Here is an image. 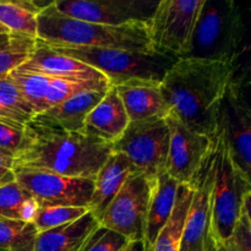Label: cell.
Listing matches in <instances>:
<instances>
[{
  "instance_id": "3",
  "label": "cell",
  "mask_w": 251,
  "mask_h": 251,
  "mask_svg": "<svg viewBox=\"0 0 251 251\" xmlns=\"http://www.w3.org/2000/svg\"><path fill=\"white\" fill-rule=\"evenodd\" d=\"M37 41L47 46L108 48L153 53L149 26L113 27L69 17L54 6V1L37 16Z\"/></svg>"
},
{
  "instance_id": "30",
  "label": "cell",
  "mask_w": 251,
  "mask_h": 251,
  "mask_svg": "<svg viewBox=\"0 0 251 251\" xmlns=\"http://www.w3.org/2000/svg\"><path fill=\"white\" fill-rule=\"evenodd\" d=\"M36 46V41L17 36L11 46L0 49V77H5L12 70L21 66Z\"/></svg>"
},
{
  "instance_id": "36",
  "label": "cell",
  "mask_w": 251,
  "mask_h": 251,
  "mask_svg": "<svg viewBox=\"0 0 251 251\" xmlns=\"http://www.w3.org/2000/svg\"><path fill=\"white\" fill-rule=\"evenodd\" d=\"M216 251H240L239 249L237 248V245L234 244V243L232 242L230 239H228L227 242L223 243L222 245H221L220 248H218Z\"/></svg>"
},
{
  "instance_id": "8",
  "label": "cell",
  "mask_w": 251,
  "mask_h": 251,
  "mask_svg": "<svg viewBox=\"0 0 251 251\" xmlns=\"http://www.w3.org/2000/svg\"><path fill=\"white\" fill-rule=\"evenodd\" d=\"M203 0H161L149 25L153 53L179 59L190 43Z\"/></svg>"
},
{
  "instance_id": "38",
  "label": "cell",
  "mask_w": 251,
  "mask_h": 251,
  "mask_svg": "<svg viewBox=\"0 0 251 251\" xmlns=\"http://www.w3.org/2000/svg\"><path fill=\"white\" fill-rule=\"evenodd\" d=\"M0 34H10V32L7 31V29L5 28L1 24H0Z\"/></svg>"
},
{
  "instance_id": "27",
  "label": "cell",
  "mask_w": 251,
  "mask_h": 251,
  "mask_svg": "<svg viewBox=\"0 0 251 251\" xmlns=\"http://www.w3.org/2000/svg\"><path fill=\"white\" fill-rule=\"evenodd\" d=\"M34 117L9 76L0 77V118L20 125H27Z\"/></svg>"
},
{
  "instance_id": "15",
  "label": "cell",
  "mask_w": 251,
  "mask_h": 251,
  "mask_svg": "<svg viewBox=\"0 0 251 251\" xmlns=\"http://www.w3.org/2000/svg\"><path fill=\"white\" fill-rule=\"evenodd\" d=\"M19 69L29 73L42 74L51 77L76 81H104L107 78L96 69L58 53L47 44L36 41L33 50ZM108 81V80H107Z\"/></svg>"
},
{
  "instance_id": "21",
  "label": "cell",
  "mask_w": 251,
  "mask_h": 251,
  "mask_svg": "<svg viewBox=\"0 0 251 251\" xmlns=\"http://www.w3.org/2000/svg\"><path fill=\"white\" fill-rule=\"evenodd\" d=\"M98 226V221L88 212L75 222L38 233L33 251H81Z\"/></svg>"
},
{
  "instance_id": "6",
  "label": "cell",
  "mask_w": 251,
  "mask_h": 251,
  "mask_svg": "<svg viewBox=\"0 0 251 251\" xmlns=\"http://www.w3.org/2000/svg\"><path fill=\"white\" fill-rule=\"evenodd\" d=\"M218 154L212 190V237L220 248L232 235L243 210L250 205L251 180L233 159L228 144L218 134Z\"/></svg>"
},
{
  "instance_id": "4",
  "label": "cell",
  "mask_w": 251,
  "mask_h": 251,
  "mask_svg": "<svg viewBox=\"0 0 251 251\" xmlns=\"http://www.w3.org/2000/svg\"><path fill=\"white\" fill-rule=\"evenodd\" d=\"M244 34V17L237 2L203 0L190 43L179 59L237 61Z\"/></svg>"
},
{
  "instance_id": "1",
  "label": "cell",
  "mask_w": 251,
  "mask_h": 251,
  "mask_svg": "<svg viewBox=\"0 0 251 251\" xmlns=\"http://www.w3.org/2000/svg\"><path fill=\"white\" fill-rule=\"evenodd\" d=\"M235 71V61L178 59L159 87L172 113L183 124L216 140L221 102Z\"/></svg>"
},
{
  "instance_id": "11",
  "label": "cell",
  "mask_w": 251,
  "mask_h": 251,
  "mask_svg": "<svg viewBox=\"0 0 251 251\" xmlns=\"http://www.w3.org/2000/svg\"><path fill=\"white\" fill-rule=\"evenodd\" d=\"M158 2L156 0H54V6L69 17L123 27L149 26Z\"/></svg>"
},
{
  "instance_id": "31",
  "label": "cell",
  "mask_w": 251,
  "mask_h": 251,
  "mask_svg": "<svg viewBox=\"0 0 251 251\" xmlns=\"http://www.w3.org/2000/svg\"><path fill=\"white\" fill-rule=\"evenodd\" d=\"M130 243L132 242L124 235L98 226L87 238L81 251H123Z\"/></svg>"
},
{
  "instance_id": "24",
  "label": "cell",
  "mask_w": 251,
  "mask_h": 251,
  "mask_svg": "<svg viewBox=\"0 0 251 251\" xmlns=\"http://www.w3.org/2000/svg\"><path fill=\"white\" fill-rule=\"evenodd\" d=\"M38 205L17 181L0 188V220L32 222Z\"/></svg>"
},
{
  "instance_id": "10",
  "label": "cell",
  "mask_w": 251,
  "mask_h": 251,
  "mask_svg": "<svg viewBox=\"0 0 251 251\" xmlns=\"http://www.w3.org/2000/svg\"><path fill=\"white\" fill-rule=\"evenodd\" d=\"M154 180L139 173L130 176L100 217V226L124 235L130 242H142Z\"/></svg>"
},
{
  "instance_id": "13",
  "label": "cell",
  "mask_w": 251,
  "mask_h": 251,
  "mask_svg": "<svg viewBox=\"0 0 251 251\" xmlns=\"http://www.w3.org/2000/svg\"><path fill=\"white\" fill-rule=\"evenodd\" d=\"M169 127V150L166 173L178 184L190 185L203 162L215 147L217 139L189 129L173 113L166 118Z\"/></svg>"
},
{
  "instance_id": "25",
  "label": "cell",
  "mask_w": 251,
  "mask_h": 251,
  "mask_svg": "<svg viewBox=\"0 0 251 251\" xmlns=\"http://www.w3.org/2000/svg\"><path fill=\"white\" fill-rule=\"evenodd\" d=\"M7 76L16 86L21 97L29 105L34 115L47 109L46 98L53 80L51 76L24 71L19 68L12 70Z\"/></svg>"
},
{
  "instance_id": "12",
  "label": "cell",
  "mask_w": 251,
  "mask_h": 251,
  "mask_svg": "<svg viewBox=\"0 0 251 251\" xmlns=\"http://www.w3.org/2000/svg\"><path fill=\"white\" fill-rule=\"evenodd\" d=\"M15 179L28 191L38 207H87L93 191V179L69 178L49 172L15 169Z\"/></svg>"
},
{
  "instance_id": "39",
  "label": "cell",
  "mask_w": 251,
  "mask_h": 251,
  "mask_svg": "<svg viewBox=\"0 0 251 251\" xmlns=\"http://www.w3.org/2000/svg\"><path fill=\"white\" fill-rule=\"evenodd\" d=\"M130 244H131V243H130ZM129 247H130V245H129ZM129 247H127L126 249H125V250H123V251H127V249H129Z\"/></svg>"
},
{
  "instance_id": "32",
  "label": "cell",
  "mask_w": 251,
  "mask_h": 251,
  "mask_svg": "<svg viewBox=\"0 0 251 251\" xmlns=\"http://www.w3.org/2000/svg\"><path fill=\"white\" fill-rule=\"evenodd\" d=\"M25 126L0 118V151L16 156L25 140Z\"/></svg>"
},
{
  "instance_id": "22",
  "label": "cell",
  "mask_w": 251,
  "mask_h": 251,
  "mask_svg": "<svg viewBox=\"0 0 251 251\" xmlns=\"http://www.w3.org/2000/svg\"><path fill=\"white\" fill-rule=\"evenodd\" d=\"M53 1L17 0L0 1V24L14 36L26 37L37 41V16Z\"/></svg>"
},
{
  "instance_id": "14",
  "label": "cell",
  "mask_w": 251,
  "mask_h": 251,
  "mask_svg": "<svg viewBox=\"0 0 251 251\" xmlns=\"http://www.w3.org/2000/svg\"><path fill=\"white\" fill-rule=\"evenodd\" d=\"M218 134L223 136L237 166L250 176L251 109L239 81L227 87L218 113Z\"/></svg>"
},
{
  "instance_id": "16",
  "label": "cell",
  "mask_w": 251,
  "mask_h": 251,
  "mask_svg": "<svg viewBox=\"0 0 251 251\" xmlns=\"http://www.w3.org/2000/svg\"><path fill=\"white\" fill-rule=\"evenodd\" d=\"M107 90L88 91L74 96L36 114L29 123L36 126L58 131L82 132L86 117L104 97Z\"/></svg>"
},
{
  "instance_id": "35",
  "label": "cell",
  "mask_w": 251,
  "mask_h": 251,
  "mask_svg": "<svg viewBox=\"0 0 251 251\" xmlns=\"http://www.w3.org/2000/svg\"><path fill=\"white\" fill-rule=\"evenodd\" d=\"M16 37L17 36H14V34H0V49L11 46Z\"/></svg>"
},
{
  "instance_id": "20",
  "label": "cell",
  "mask_w": 251,
  "mask_h": 251,
  "mask_svg": "<svg viewBox=\"0 0 251 251\" xmlns=\"http://www.w3.org/2000/svg\"><path fill=\"white\" fill-rule=\"evenodd\" d=\"M179 184L164 172L157 176L147 210L142 243L145 251H152L156 238L169 221Z\"/></svg>"
},
{
  "instance_id": "33",
  "label": "cell",
  "mask_w": 251,
  "mask_h": 251,
  "mask_svg": "<svg viewBox=\"0 0 251 251\" xmlns=\"http://www.w3.org/2000/svg\"><path fill=\"white\" fill-rule=\"evenodd\" d=\"M240 251H251V217L250 205L243 210L229 238Z\"/></svg>"
},
{
  "instance_id": "18",
  "label": "cell",
  "mask_w": 251,
  "mask_h": 251,
  "mask_svg": "<svg viewBox=\"0 0 251 251\" xmlns=\"http://www.w3.org/2000/svg\"><path fill=\"white\" fill-rule=\"evenodd\" d=\"M134 173H137L136 169L124 154L112 152L93 179V191L88 212L96 220H100L127 178Z\"/></svg>"
},
{
  "instance_id": "26",
  "label": "cell",
  "mask_w": 251,
  "mask_h": 251,
  "mask_svg": "<svg viewBox=\"0 0 251 251\" xmlns=\"http://www.w3.org/2000/svg\"><path fill=\"white\" fill-rule=\"evenodd\" d=\"M37 235L32 222L0 220V251H33Z\"/></svg>"
},
{
  "instance_id": "28",
  "label": "cell",
  "mask_w": 251,
  "mask_h": 251,
  "mask_svg": "<svg viewBox=\"0 0 251 251\" xmlns=\"http://www.w3.org/2000/svg\"><path fill=\"white\" fill-rule=\"evenodd\" d=\"M110 85L107 80L104 81H76L66 78L53 77L49 86L48 95L46 98L47 109L53 105L59 104L69 98L88 91L107 90ZM46 109V110H47Z\"/></svg>"
},
{
  "instance_id": "7",
  "label": "cell",
  "mask_w": 251,
  "mask_h": 251,
  "mask_svg": "<svg viewBox=\"0 0 251 251\" xmlns=\"http://www.w3.org/2000/svg\"><path fill=\"white\" fill-rule=\"evenodd\" d=\"M112 149L113 152L124 154L137 173L157 179L166 172L169 150L168 124L161 118L130 122Z\"/></svg>"
},
{
  "instance_id": "17",
  "label": "cell",
  "mask_w": 251,
  "mask_h": 251,
  "mask_svg": "<svg viewBox=\"0 0 251 251\" xmlns=\"http://www.w3.org/2000/svg\"><path fill=\"white\" fill-rule=\"evenodd\" d=\"M130 120L114 86L88 113L83 124V134L113 145L122 137Z\"/></svg>"
},
{
  "instance_id": "34",
  "label": "cell",
  "mask_w": 251,
  "mask_h": 251,
  "mask_svg": "<svg viewBox=\"0 0 251 251\" xmlns=\"http://www.w3.org/2000/svg\"><path fill=\"white\" fill-rule=\"evenodd\" d=\"M15 157L0 151V188L16 181L15 179Z\"/></svg>"
},
{
  "instance_id": "19",
  "label": "cell",
  "mask_w": 251,
  "mask_h": 251,
  "mask_svg": "<svg viewBox=\"0 0 251 251\" xmlns=\"http://www.w3.org/2000/svg\"><path fill=\"white\" fill-rule=\"evenodd\" d=\"M159 86L144 81H131L115 86L130 122L154 118L166 119L171 114V107L164 100Z\"/></svg>"
},
{
  "instance_id": "5",
  "label": "cell",
  "mask_w": 251,
  "mask_h": 251,
  "mask_svg": "<svg viewBox=\"0 0 251 251\" xmlns=\"http://www.w3.org/2000/svg\"><path fill=\"white\" fill-rule=\"evenodd\" d=\"M48 47L96 69L114 87L131 81L161 85L166 74L178 60L171 56L146 51L66 46Z\"/></svg>"
},
{
  "instance_id": "29",
  "label": "cell",
  "mask_w": 251,
  "mask_h": 251,
  "mask_svg": "<svg viewBox=\"0 0 251 251\" xmlns=\"http://www.w3.org/2000/svg\"><path fill=\"white\" fill-rule=\"evenodd\" d=\"M86 213H88L87 207H65V206L38 207L32 218V223L38 233H41L75 222Z\"/></svg>"
},
{
  "instance_id": "2",
  "label": "cell",
  "mask_w": 251,
  "mask_h": 251,
  "mask_svg": "<svg viewBox=\"0 0 251 251\" xmlns=\"http://www.w3.org/2000/svg\"><path fill=\"white\" fill-rule=\"evenodd\" d=\"M112 152V145L83 132L58 131L28 123L14 166L69 178L95 179Z\"/></svg>"
},
{
  "instance_id": "37",
  "label": "cell",
  "mask_w": 251,
  "mask_h": 251,
  "mask_svg": "<svg viewBox=\"0 0 251 251\" xmlns=\"http://www.w3.org/2000/svg\"><path fill=\"white\" fill-rule=\"evenodd\" d=\"M127 251H145V247H144V243L141 240H137V242H132L130 244L129 249Z\"/></svg>"
},
{
  "instance_id": "23",
  "label": "cell",
  "mask_w": 251,
  "mask_h": 251,
  "mask_svg": "<svg viewBox=\"0 0 251 251\" xmlns=\"http://www.w3.org/2000/svg\"><path fill=\"white\" fill-rule=\"evenodd\" d=\"M193 194V185L179 184L171 218L156 238L152 251H180L184 225Z\"/></svg>"
},
{
  "instance_id": "9",
  "label": "cell",
  "mask_w": 251,
  "mask_h": 251,
  "mask_svg": "<svg viewBox=\"0 0 251 251\" xmlns=\"http://www.w3.org/2000/svg\"><path fill=\"white\" fill-rule=\"evenodd\" d=\"M218 140L193 183L194 194L186 215L180 251H216L212 237V190L217 166Z\"/></svg>"
}]
</instances>
